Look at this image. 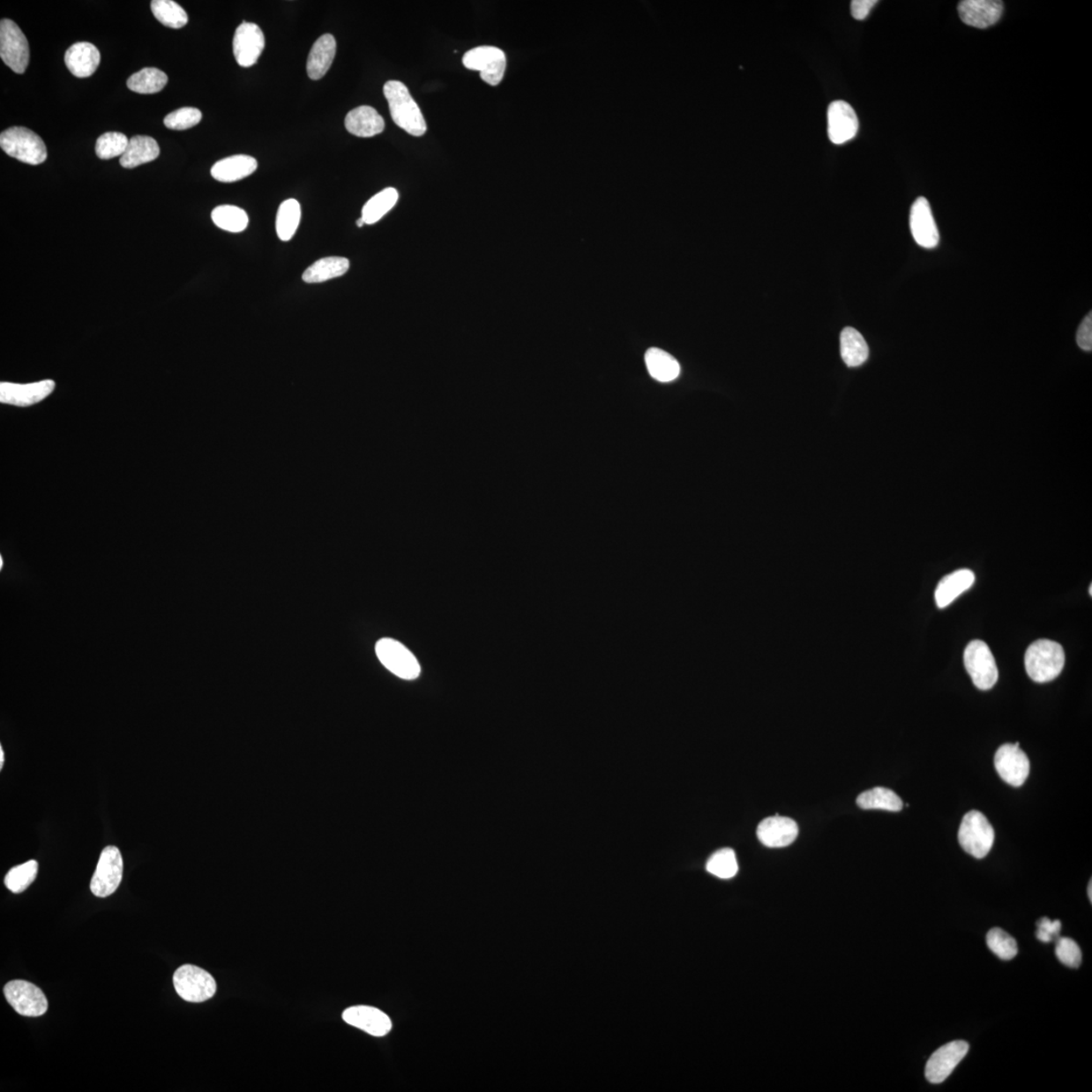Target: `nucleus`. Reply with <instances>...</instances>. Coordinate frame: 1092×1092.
I'll return each instance as SVG.
<instances>
[{"instance_id":"46","label":"nucleus","mask_w":1092,"mask_h":1092,"mask_svg":"<svg viewBox=\"0 0 1092 1092\" xmlns=\"http://www.w3.org/2000/svg\"><path fill=\"white\" fill-rule=\"evenodd\" d=\"M1091 888H1092V883H1091V880H1090V882H1089V886H1088V897H1089V901H1090V902L1092 901Z\"/></svg>"},{"instance_id":"3","label":"nucleus","mask_w":1092,"mask_h":1092,"mask_svg":"<svg viewBox=\"0 0 1092 1092\" xmlns=\"http://www.w3.org/2000/svg\"><path fill=\"white\" fill-rule=\"evenodd\" d=\"M958 840L967 854L984 859L991 851L994 829L984 813L971 811L964 815L961 822Z\"/></svg>"},{"instance_id":"12","label":"nucleus","mask_w":1092,"mask_h":1092,"mask_svg":"<svg viewBox=\"0 0 1092 1092\" xmlns=\"http://www.w3.org/2000/svg\"><path fill=\"white\" fill-rule=\"evenodd\" d=\"M994 767L1000 778L1013 787L1024 785L1031 769L1026 752L1020 749V743L999 746L995 752Z\"/></svg>"},{"instance_id":"13","label":"nucleus","mask_w":1092,"mask_h":1092,"mask_svg":"<svg viewBox=\"0 0 1092 1092\" xmlns=\"http://www.w3.org/2000/svg\"><path fill=\"white\" fill-rule=\"evenodd\" d=\"M969 1051V1043L954 1041L939 1048L925 1066V1078L934 1084L944 1082Z\"/></svg>"},{"instance_id":"2","label":"nucleus","mask_w":1092,"mask_h":1092,"mask_svg":"<svg viewBox=\"0 0 1092 1092\" xmlns=\"http://www.w3.org/2000/svg\"><path fill=\"white\" fill-rule=\"evenodd\" d=\"M1066 665V653L1058 642L1039 639L1027 649V673L1036 683H1047L1058 677Z\"/></svg>"},{"instance_id":"10","label":"nucleus","mask_w":1092,"mask_h":1092,"mask_svg":"<svg viewBox=\"0 0 1092 1092\" xmlns=\"http://www.w3.org/2000/svg\"><path fill=\"white\" fill-rule=\"evenodd\" d=\"M6 1000L24 1017H41L48 1011V1000L37 985L25 980H13L4 986Z\"/></svg>"},{"instance_id":"39","label":"nucleus","mask_w":1092,"mask_h":1092,"mask_svg":"<svg viewBox=\"0 0 1092 1092\" xmlns=\"http://www.w3.org/2000/svg\"><path fill=\"white\" fill-rule=\"evenodd\" d=\"M130 140L127 136L117 132H108L101 135L95 144V153L103 161H108L117 156H123L128 148Z\"/></svg>"},{"instance_id":"14","label":"nucleus","mask_w":1092,"mask_h":1092,"mask_svg":"<svg viewBox=\"0 0 1092 1092\" xmlns=\"http://www.w3.org/2000/svg\"><path fill=\"white\" fill-rule=\"evenodd\" d=\"M265 48V34L258 25L244 22L237 27L233 39V52L241 67L257 64Z\"/></svg>"},{"instance_id":"20","label":"nucleus","mask_w":1092,"mask_h":1092,"mask_svg":"<svg viewBox=\"0 0 1092 1092\" xmlns=\"http://www.w3.org/2000/svg\"><path fill=\"white\" fill-rule=\"evenodd\" d=\"M798 826L792 819L780 817L764 819L758 826V838L768 848H784L797 839Z\"/></svg>"},{"instance_id":"31","label":"nucleus","mask_w":1092,"mask_h":1092,"mask_svg":"<svg viewBox=\"0 0 1092 1092\" xmlns=\"http://www.w3.org/2000/svg\"><path fill=\"white\" fill-rule=\"evenodd\" d=\"M301 205L298 200L289 198L285 200L276 215V233L283 242L292 240L301 222Z\"/></svg>"},{"instance_id":"6","label":"nucleus","mask_w":1092,"mask_h":1092,"mask_svg":"<svg viewBox=\"0 0 1092 1092\" xmlns=\"http://www.w3.org/2000/svg\"><path fill=\"white\" fill-rule=\"evenodd\" d=\"M964 662L967 672L971 677L974 685L980 690H990L999 680L997 662L991 648L983 640H973L967 646L964 653Z\"/></svg>"},{"instance_id":"41","label":"nucleus","mask_w":1092,"mask_h":1092,"mask_svg":"<svg viewBox=\"0 0 1092 1092\" xmlns=\"http://www.w3.org/2000/svg\"><path fill=\"white\" fill-rule=\"evenodd\" d=\"M1055 954L1060 962L1070 969H1078L1081 965L1082 953L1080 946L1073 939L1060 937L1057 939Z\"/></svg>"},{"instance_id":"35","label":"nucleus","mask_w":1092,"mask_h":1092,"mask_svg":"<svg viewBox=\"0 0 1092 1092\" xmlns=\"http://www.w3.org/2000/svg\"><path fill=\"white\" fill-rule=\"evenodd\" d=\"M151 10L159 22L171 29H182L189 22L188 13L172 0H153Z\"/></svg>"},{"instance_id":"11","label":"nucleus","mask_w":1092,"mask_h":1092,"mask_svg":"<svg viewBox=\"0 0 1092 1092\" xmlns=\"http://www.w3.org/2000/svg\"><path fill=\"white\" fill-rule=\"evenodd\" d=\"M123 858L120 849L114 846L107 847L101 852L91 882L92 893L98 897L105 898L112 895L119 888L123 878Z\"/></svg>"},{"instance_id":"16","label":"nucleus","mask_w":1092,"mask_h":1092,"mask_svg":"<svg viewBox=\"0 0 1092 1092\" xmlns=\"http://www.w3.org/2000/svg\"><path fill=\"white\" fill-rule=\"evenodd\" d=\"M55 390V382L45 379L32 384H0V402L17 407H29L41 402Z\"/></svg>"},{"instance_id":"8","label":"nucleus","mask_w":1092,"mask_h":1092,"mask_svg":"<svg viewBox=\"0 0 1092 1092\" xmlns=\"http://www.w3.org/2000/svg\"><path fill=\"white\" fill-rule=\"evenodd\" d=\"M376 653L379 662L400 679L415 680L421 673L416 656L396 639H382L377 642Z\"/></svg>"},{"instance_id":"26","label":"nucleus","mask_w":1092,"mask_h":1092,"mask_svg":"<svg viewBox=\"0 0 1092 1092\" xmlns=\"http://www.w3.org/2000/svg\"><path fill=\"white\" fill-rule=\"evenodd\" d=\"M161 154V148L153 138L149 136H135L130 140L128 148L120 158L123 168L132 169L145 163L154 161Z\"/></svg>"},{"instance_id":"30","label":"nucleus","mask_w":1092,"mask_h":1092,"mask_svg":"<svg viewBox=\"0 0 1092 1092\" xmlns=\"http://www.w3.org/2000/svg\"><path fill=\"white\" fill-rule=\"evenodd\" d=\"M856 804L862 810H881L893 812H901L903 803L898 795L887 788L875 787L873 789L863 792L856 798Z\"/></svg>"},{"instance_id":"27","label":"nucleus","mask_w":1092,"mask_h":1092,"mask_svg":"<svg viewBox=\"0 0 1092 1092\" xmlns=\"http://www.w3.org/2000/svg\"><path fill=\"white\" fill-rule=\"evenodd\" d=\"M645 359L649 375L655 381L669 383L680 376L681 368L678 361L666 351L659 348L648 349Z\"/></svg>"},{"instance_id":"40","label":"nucleus","mask_w":1092,"mask_h":1092,"mask_svg":"<svg viewBox=\"0 0 1092 1092\" xmlns=\"http://www.w3.org/2000/svg\"><path fill=\"white\" fill-rule=\"evenodd\" d=\"M202 112L196 108H182L165 116L166 128L176 131L188 130L202 121Z\"/></svg>"},{"instance_id":"28","label":"nucleus","mask_w":1092,"mask_h":1092,"mask_svg":"<svg viewBox=\"0 0 1092 1092\" xmlns=\"http://www.w3.org/2000/svg\"><path fill=\"white\" fill-rule=\"evenodd\" d=\"M349 260L345 258H325L314 262L303 273V280L307 283H321L340 278L348 272Z\"/></svg>"},{"instance_id":"1","label":"nucleus","mask_w":1092,"mask_h":1092,"mask_svg":"<svg viewBox=\"0 0 1092 1092\" xmlns=\"http://www.w3.org/2000/svg\"><path fill=\"white\" fill-rule=\"evenodd\" d=\"M384 94L389 103L392 119L398 127L415 137L426 133L424 116L404 83L398 80L386 82Z\"/></svg>"},{"instance_id":"21","label":"nucleus","mask_w":1092,"mask_h":1092,"mask_svg":"<svg viewBox=\"0 0 1092 1092\" xmlns=\"http://www.w3.org/2000/svg\"><path fill=\"white\" fill-rule=\"evenodd\" d=\"M64 60L69 71L76 78L86 79L98 69L101 64V53L93 44L79 41L69 48Z\"/></svg>"},{"instance_id":"45","label":"nucleus","mask_w":1092,"mask_h":1092,"mask_svg":"<svg viewBox=\"0 0 1092 1092\" xmlns=\"http://www.w3.org/2000/svg\"><path fill=\"white\" fill-rule=\"evenodd\" d=\"M4 764V752L3 748H0V769H3Z\"/></svg>"},{"instance_id":"36","label":"nucleus","mask_w":1092,"mask_h":1092,"mask_svg":"<svg viewBox=\"0 0 1092 1092\" xmlns=\"http://www.w3.org/2000/svg\"><path fill=\"white\" fill-rule=\"evenodd\" d=\"M38 862L31 860L13 867L4 878L5 886L13 894H22L36 879Z\"/></svg>"},{"instance_id":"32","label":"nucleus","mask_w":1092,"mask_h":1092,"mask_svg":"<svg viewBox=\"0 0 1092 1092\" xmlns=\"http://www.w3.org/2000/svg\"><path fill=\"white\" fill-rule=\"evenodd\" d=\"M168 76L157 68H144L139 72L131 76L127 86L131 91L141 94H153L161 92L168 85Z\"/></svg>"},{"instance_id":"47","label":"nucleus","mask_w":1092,"mask_h":1092,"mask_svg":"<svg viewBox=\"0 0 1092 1092\" xmlns=\"http://www.w3.org/2000/svg\"><path fill=\"white\" fill-rule=\"evenodd\" d=\"M364 224H365V222H364V221H363V218H361V219L357 220V222H356L357 227L362 228V227H363V225H364Z\"/></svg>"},{"instance_id":"24","label":"nucleus","mask_w":1092,"mask_h":1092,"mask_svg":"<svg viewBox=\"0 0 1092 1092\" xmlns=\"http://www.w3.org/2000/svg\"><path fill=\"white\" fill-rule=\"evenodd\" d=\"M336 48V40L330 34H323L315 41L307 62V72L310 79L319 80L326 75L333 64Z\"/></svg>"},{"instance_id":"37","label":"nucleus","mask_w":1092,"mask_h":1092,"mask_svg":"<svg viewBox=\"0 0 1092 1092\" xmlns=\"http://www.w3.org/2000/svg\"><path fill=\"white\" fill-rule=\"evenodd\" d=\"M707 870L712 875L722 879H730L737 874L738 865L734 849H722L712 855L707 864Z\"/></svg>"},{"instance_id":"5","label":"nucleus","mask_w":1092,"mask_h":1092,"mask_svg":"<svg viewBox=\"0 0 1092 1092\" xmlns=\"http://www.w3.org/2000/svg\"><path fill=\"white\" fill-rule=\"evenodd\" d=\"M174 985L179 997L195 1004L211 999L217 991L216 980L195 965L179 967L174 976Z\"/></svg>"},{"instance_id":"7","label":"nucleus","mask_w":1092,"mask_h":1092,"mask_svg":"<svg viewBox=\"0 0 1092 1092\" xmlns=\"http://www.w3.org/2000/svg\"><path fill=\"white\" fill-rule=\"evenodd\" d=\"M0 57L13 72L23 74L30 61V48L25 34L11 19L0 22Z\"/></svg>"},{"instance_id":"48","label":"nucleus","mask_w":1092,"mask_h":1092,"mask_svg":"<svg viewBox=\"0 0 1092 1092\" xmlns=\"http://www.w3.org/2000/svg\"><path fill=\"white\" fill-rule=\"evenodd\" d=\"M1089 595H1090V596L1092 595V585H1090V587H1089Z\"/></svg>"},{"instance_id":"29","label":"nucleus","mask_w":1092,"mask_h":1092,"mask_svg":"<svg viewBox=\"0 0 1092 1092\" xmlns=\"http://www.w3.org/2000/svg\"><path fill=\"white\" fill-rule=\"evenodd\" d=\"M841 355L849 368H856L865 363L869 357V348L859 331L847 327L841 333Z\"/></svg>"},{"instance_id":"43","label":"nucleus","mask_w":1092,"mask_h":1092,"mask_svg":"<svg viewBox=\"0 0 1092 1092\" xmlns=\"http://www.w3.org/2000/svg\"><path fill=\"white\" fill-rule=\"evenodd\" d=\"M1076 340L1078 347L1085 351L1092 349V315L1091 313L1085 317L1080 329L1077 331Z\"/></svg>"},{"instance_id":"22","label":"nucleus","mask_w":1092,"mask_h":1092,"mask_svg":"<svg viewBox=\"0 0 1092 1092\" xmlns=\"http://www.w3.org/2000/svg\"><path fill=\"white\" fill-rule=\"evenodd\" d=\"M258 168L257 159L248 155H234L213 164L211 175L220 183H230L251 176Z\"/></svg>"},{"instance_id":"38","label":"nucleus","mask_w":1092,"mask_h":1092,"mask_svg":"<svg viewBox=\"0 0 1092 1092\" xmlns=\"http://www.w3.org/2000/svg\"><path fill=\"white\" fill-rule=\"evenodd\" d=\"M988 948L1001 960H1012L1018 955L1017 941L1006 931L994 928L986 936Z\"/></svg>"},{"instance_id":"4","label":"nucleus","mask_w":1092,"mask_h":1092,"mask_svg":"<svg viewBox=\"0 0 1092 1092\" xmlns=\"http://www.w3.org/2000/svg\"><path fill=\"white\" fill-rule=\"evenodd\" d=\"M0 146L19 161L39 165L46 161L47 148L41 138L30 129L12 127L0 135Z\"/></svg>"},{"instance_id":"18","label":"nucleus","mask_w":1092,"mask_h":1092,"mask_svg":"<svg viewBox=\"0 0 1092 1092\" xmlns=\"http://www.w3.org/2000/svg\"><path fill=\"white\" fill-rule=\"evenodd\" d=\"M342 1019L347 1024L375 1036L388 1035L392 1029L388 1014L372 1006H351L343 1012Z\"/></svg>"},{"instance_id":"33","label":"nucleus","mask_w":1092,"mask_h":1092,"mask_svg":"<svg viewBox=\"0 0 1092 1092\" xmlns=\"http://www.w3.org/2000/svg\"><path fill=\"white\" fill-rule=\"evenodd\" d=\"M213 224L227 232H243L249 224L247 213L236 206H219L212 212Z\"/></svg>"},{"instance_id":"44","label":"nucleus","mask_w":1092,"mask_h":1092,"mask_svg":"<svg viewBox=\"0 0 1092 1092\" xmlns=\"http://www.w3.org/2000/svg\"><path fill=\"white\" fill-rule=\"evenodd\" d=\"M876 4V0H854L851 3L853 18L858 20L865 19Z\"/></svg>"},{"instance_id":"15","label":"nucleus","mask_w":1092,"mask_h":1092,"mask_svg":"<svg viewBox=\"0 0 1092 1092\" xmlns=\"http://www.w3.org/2000/svg\"><path fill=\"white\" fill-rule=\"evenodd\" d=\"M858 130V116L851 105L844 101H835L829 105L827 109L829 140L835 145L845 144L854 139Z\"/></svg>"},{"instance_id":"19","label":"nucleus","mask_w":1092,"mask_h":1092,"mask_svg":"<svg viewBox=\"0 0 1092 1092\" xmlns=\"http://www.w3.org/2000/svg\"><path fill=\"white\" fill-rule=\"evenodd\" d=\"M958 11L964 24L986 29L999 22L1004 11V3L999 0H964L959 4Z\"/></svg>"},{"instance_id":"42","label":"nucleus","mask_w":1092,"mask_h":1092,"mask_svg":"<svg viewBox=\"0 0 1092 1092\" xmlns=\"http://www.w3.org/2000/svg\"><path fill=\"white\" fill-rule=\"evenodd\" d=\"M1036 925L1038 929H1036V936L1042 943H1051L1060 937L1062 924L1058 919L1052 922L1048 917H1042Z\"/></svg>"},{"instance_id":"23","label":"nucleus","mask_w":1092,"mask_h":1092,"mask_svg":"<svg viewBox=\"0 0 1092 1092\" xmlns=\"http://www.w3.org/2000/svg\"><path fill=\"white\" fill-rule=\"evenodd\" d=\"M345 127L352 135L370 138L383 133L385 123L377 109L362 106L350 110L345 117Z\"/></svg>"},{"instance_id":"25","label":"nucleus","mask_w":1092,"mask_h":1092,"mask_svg":"<svg viewBox=\"0 0 1092 1092\" xmlns=\"http://www.w3.org/2000/svg\"><path fill=\"white\" fill-rule=\"evenodd\" d=\"M974 582H976V575L967 569L954 572L944 577L939 580L935 592L938 607L945 608L950 605L961 594L969 590Z\"/></svg>"},{"instance_id":"34","label":"nucleus","mask_w":1092,"mask_h":1092,"mask_svg":"<svg viewBox=\"0 0 1092 1092\" xmlns=\"http://www.w3.org/2000/svg\"><path fill=\"white\" fill-rule=\"evenodd\" d=\"M398 199L399 193L393 188L385 189L372 197L363 209L362 218L365 224L372 225L378 222L396 206Z\"/></svg>"},{"instance_id":"17","label":"nucleus","mask_w":1092,"mask_h":1092,"mask_svg":"<svg viewBox=\"0 0 1092 1092\" xmlns=\"http://www.w3.org/2000/svg\"><path fill=\"white\" fill-rule=\"evenodd\" d=\"M909 224L912 236L919 246L931 249L939 244V230L927 198H918L912 205Z\"/></svg>"},{"instance_id":"9","label":"nucleus","mask_w":1092,"mask_h":1092,"mask_svg":"<svg viewBox=\"0 0 1092 1092\" xmlns=\"http://www.w3.org/2000/svg\"><path fill=\"white\" fill-rule=\"evenodd\" d=\"M462 64L469 71H480L483 81L496 86L505 74L507 59L505 53L499 48L481 46L467 51L462 58Z\"/></svg>"}]
</instances>
